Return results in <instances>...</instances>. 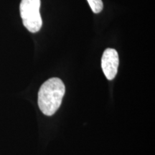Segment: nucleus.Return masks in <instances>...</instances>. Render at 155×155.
I'll return each instance as SVG.
<instances>
[{
	"label": "nucleus",
	"instance_id": "f257e3e1",
	"mask_svg": "<svg viewBox=\"0 0 155 155\" xmlns=\"http://www.w3.org/2000/svg\"><path fill=\"white\" fill-rule=\"evenodd\" d=\"M65 85L58 78H53L45 81L38 93V106L46 116H52L61 105L65 95Z\"/></svg>",
	"mask_w": 155,
	"mask_h": 155
},
{
	"label": "nucleus",
	"instance_id": "f03ea898",
	"mask_svg": "<svg viewBox=\"0 0 155 155\" xmlns=\"http://www.w3.org/2000/svg\"><path fill=\"white\" fill-rule=\"evenodd\" d=\"M40 7V0H22L19 5L23 25L32 33L38 32L42 25Z\"/></svg>",
	"mask_w": 155,
	"mask_h": 155
},
{
	"label": "nucleus",
	"instance_id": "7ed1b4c3",
	"mask_svg": "<svg viewBox=\"0 0 155 155\" xmlns=\"http://www.w3.org/2000/svg\"><path fill=\"white\" fill-rule=\"evenodd\" d=\"M119 64V55L113 48H107L103 54L101 67L103 72L108 80H113L116 77Z\"/></svg>",
	"mask_w": 155,
	"mask_h": 155
},
{
	"label": "nucleus",
	"instance_id": "20e7f679",
	"mask_svg": "<svg viewBox=\"0 0 155 155\" xmlns=\"http://www.w3.org/2000/svg\"><path fill=\"white\" fill-rule=\"evenodd\" d=\"M91 8L94 13H99L102 11L104 5L102 0H87Z\"/></svg>",
	"mask_w": 155,
	"mask_h": 155
}]
</instances>
